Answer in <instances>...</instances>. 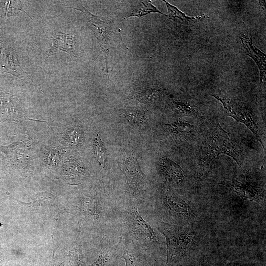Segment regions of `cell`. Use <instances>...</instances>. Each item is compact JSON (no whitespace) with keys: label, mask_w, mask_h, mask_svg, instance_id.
I'll list each match as a JSON object with an SVG mask.
<instances>
[{"label":"cell","mask_w":266,"mask_h":266,"mask_svg":"<svg viewBox=\"0 0 266 266\" xmlns=\"http://www.w3.org/2000/svg\"><path fill=\"white\" fill-rule=\"evenodd\" d=\"M214 183L227 187L232 191L236 193L244 200H249L255 201L261 205L263 202V199L260 194V188L252 186L247 182L241 183L233 179Z\"/></svg>","instance_id":"cell-5"},{"label":"cell","mask_w":266,"mask_h":266,"mask_svg":"<svg viewBox=\"0 0 266 266\" xmlns=\"http://www.w3.org/2000/svg\"><path fill=\"white\" fill-rule=\"evenodd\" d=\"M159 229L166 240L167 252L165 266H172L186 252L193 235L181 226L164 225Z\"/></svg>","instance_id":"cell-2"},{"label":"cell","mask_w":266,"mask_h":266,"mask_svg":"<svg viewBox=\"0 0 266 266\" xmlns=\"http://www.w3.org/2000/svg\"><path fill=\"white\" fill-rule=\"evenodd\" d=\"M76 42V37L73 33H66L58 31L54 32L52 37V46L48 52V56L59 51L66 52L71 56H74Z\"/></svg>","instance_id":"cell-6"},{"label":"cell","mask_w":266,"mask_h":266,"mask_svg":"<svg viewBox=\"0 0 266 266\" xmlns=\"http://www.w3.org/2000/svg\"><path fill=\"white\" fill-rule=\"evenodd\" d=\"M165 128L170 133L178 136H190L193 131V126L189 123L177 120L172 123L165 124Z\"/></svg>","instance_id":"cell-12"},{"label":"cell","mask_w":266,"mask_h":266,"mask_svg":"<svg viewBox=\"0 0 266 266\" xmlns=\"http://www.w3.org/2000/svg\"><path fill=\"white\" fill-rule=\"evenodd\" d=\"M122 258L125 260L126 266H139L134 258L127 252L124 253Z\"/></svg>","instance_id":"cell-21"},{"label":"cell","mask_w":266,"mask_h":266,"mask_svg":"<svg viewBox=\"0 0 266 266\" xmlns=\"http://www.w3.org/2000/svg\"><path fill=\"white\" fill-rule=\"evenodd\" d=\"M122 114L126 120L132 123L141 124L146 120L145 112L136 108L126 109Z\"/></svg>","instance_id":"cell-15"},{"label":"cell","mask_w":266,"mask_h":266,"mask_svg":"<svg viewBox=\"0 0 266 266\" xmlns=\"http://www.w3.org/2000/svg\"><path fill=\"white\" fill-rule=\"evenodd\" d=\"M94 151L97 161L102 166H104L106 159V149L104 144L97 134L95 138Z\"/></svg>","instance_id":"cell-16"},{"label":"cell","mask_w":266,"mask_h":266,"mask_svg":"<svg viewBox=\"0 0 266 266\" xmlns=\"http://www.w3.org/2000/svg\"><path fill=\"white\" fill-rule=\"evenodd\" d=\"M6 152L8 157L13 162L23 164L26 163L28 160L29 150L23 143L15 142L6 147Z\"/></svg>","instance_id":"cell-10"},{"label":"cell","mask_w":266,"mask_h":266,"mask_svg":"<svg viewBox=\"0 0 266 266\" xmlns=\"http://www.w3.org/2000/svg\"><path fill=\"white\" fill-rule=\"evenodd\" d=\"M162 96V92L156 88L147 89L136 96L137 100L144 103H154L159 101Z\"/></svg>","instance_id":"cell-14"},{"label":"cell","mask_w":266,"mask_h":266,"mask_svg":"<svg viewBox=\"0 0 266 266\" xmlns=\"http://www.w3.org/2000/svg\"><path fill=\"white\" fill-rule=\"evenodd\" d=\"M72 8L80 11L85 16L88 27L93 32L103 53L107 75L109 78L108 58L113 33L112 25L109 22L100 18L98 16L92 14L83 6L80 9L74 7Z\"/></svg>","instance_id":"cell-3"},{"label":"cell","mask_w":266,"mask_h":266,"mask_svg":"<svg viewBox=\"0 0 266 266\" xmlns=\"http://www.w3.org/2000/svg\"><path fill=\"white\" fill-rule=\"evenodd\" d=\"M130 220L135 230L153 241H157L156 236L151 227L143 219L136 209L130 213Z\"/></svg>","instance_id":"cell-8"},{"label":"cell","mask_w":266,"mask_h":266,"mask_svg":"<svg viewBox=\"0 0 266 266\" xmlns=\"http://www.w3.org/2000/svg\"><path fill=\"white\" fill-rule=\"evenodd\" d=\"M160 166L164 175L169 179L180 182L183 179V173L180 166L172 160L163 158L161 159Z\"/></svg>","instance_id":"cell-9"},{"label":"cell","mask_w":266,"mask_h":266,"mask_svg":"<svg viewBox=\"0 0 266 266\" xmlns=\"http://www.w3.org/2000/svg\"><path fill=\"white\" fill-rule=\"evenodd\" d=\"M166 200L169 207L174 211L188 216L192 214L189 205L181 198L174 195H167Z\"/></svg>","instance_id":"cell-13"},{"label":"cell","mask_w":266,"mask_h":266,"mask_svg":"<svg viewBox=\"0 0 266 266\" xmlns=\"http://www.w3.org/2000/svg\"><path fill=\"white\" fill-rule=\"evenodd\" d=\"M66 136L70 144L76 145L80 142L81 132L79 129L75 128L69 130Z\"/></svg>","instance_id":"cell-20"},{"label":"cell","mask_w":266,"mask_h":266,"mask_svg":"<svg viewBox=\"0 0 266 266\" xmlns=\"http://www.w3.org/2000/svg\"><path fill=\"white\" fill-rule=\"evenodd\" d=\"M150 13H158L167 16L158 9L152 4L150 0L136 1L132 7L130 12L125 17L124 19L131 17H137L141 18Z\"/></svg>","instance_id":"cell-11"},{"label":"cell","mask_w":266,"mask_h":266,"mask_svg":"<svg viewBox=\"0 0 266 266\" xmlns=\"http://www.w3.org/2000/svg\"><path fill=\"white\" fill-rule=\"evenodd\" d=\"M126 172L129 178L140 180L144 175L140 170L137 162L133 158L127 161L125 166Z\"/></svg>","instance_id":"cell-17"},{"label":"cell","mask_w":266,"mask_h":266,"mask_svg":"<svg viewBox=\"0 0 266 266\" xmlns=\"http://www.w3.org/2000/svg\"><path fill=\"white\" fill-rule=\"evenodd\" d=\"M220 154H226L232 157L240 165L237 150L230 139L228 133L217 124L205 137L200 148V175L204 174L211 162Z\"/></svg>","instance_id":"cell-1"},{"label":"cell","mask_w":266,"mask_h":266,"mask_svg":"<svg viewBox=\"0 0 266 266\" xmlns=\"http://www.w3.org/2000/svg\"><path fill=\"white\" fill-rule=\"evenodd\" d=\"M163 1L165 2L167 8L168 17L170 19L174 20L176 19H180L181 20L195 19V17L187 16L176 7L171 5L166 0H163Z\"/></svg>","instance_id":"cell-19"},{"label":"cell","mask_w":266,"mask_h":266,"mask_svg":"<svg viewBox=\"0 0 266 266\" xmlns=\"http://www.w3.org/2000/svg\"><path fill=\"white\" fill-rule=\"evenodd\" d=\"M61 158V153L57 150L51 151L48 155L49 161L51 162H56L59 161Z\"/></svg>","instance_id":"cell-22"},{"label":"cell","mask_w":266,"mask_h":266,"mask_svg":"<svg viewBox=\"0 0 266 266\" xmlns=\"http://www.w3.org/2000/svg\"><path fill=\"white\" fill-rule=\"evenodd\" d=\"M1 226V223H0V227Z\"/></svg>","instance_id":"cell-23"},{"label":"cell","mask_w":266,"mask_h":266,"mask_svg":"<svg viewBox=\"0 0 266 266\" xmlns=\"http://www.w3.org/2000/svg\"><path fill=\"white\" fill-rule=\"evenodd\" d=\"M172 106L175 111L181 116L194 118L198 115V112L194 109L182 101H173Z\"/></svg>","instance_id":"cell-18"},{"label":"cell","mask_w":266,"mask_h":266,"mask_svg":"<svg viewBox=\"0 0 266 266\" xmlns=\"http://www.w3.org/2000/svg\"><path fill=\"white\" fill-rule=\"evenodd\" d=\"M240 38L246 54L253 59L258 66L260 72L261 85L266 77V54L253 44L250 35L243 34Z\"/></svg>","instance_id":"cell-7"},{"label":"cell","mask_w":266,"mask_h":266,"mask_svg":"<svg viewBox=\"0 0 266 266\" xmlns=\"http://www.w3.org/2000/svg\"><path fill=\"white\" fill-rule=\"evenodd\" d=\"M222 103L226 113L237 121L244 124L253 133L254 136L263 147L260 138L259 128L255 123L249 110L241 102L223 96L212 95Z\"/></svg>","instance_id":"cell-4"}]
</instances>
